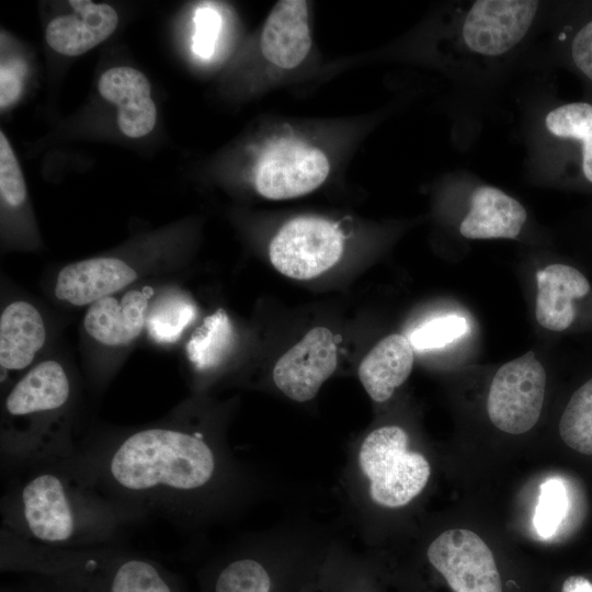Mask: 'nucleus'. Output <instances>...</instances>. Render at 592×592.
<instances>
[{"label":"nucleus","mask_w":592,"mask_h":592,"mask_svg":"<svg viewBox=\"0 0 592 592\" xmlns=\"http://www.w3.org/2000/svg\"><path fill=\"white\" fill-rule=\"evenodd\" d=\"M571 57L577 68L592 81V21L576 33L571 43Z\"/></svg>","instance_id":"nucleus-28"},{"label":"nucleus","mask_w":592,"mask_h":592,"mask_svg":"<svg viewBox=\"0 0 592 592\" xmlns=\"http://www.w3.org/2000/svg\"><path fill=\"white\" fill-rule=\"evenodd\" d=\"M523 205L493 186L477 187L470 198V207L459 231L469 239H514L526 220Z\"/></svg>","instance_id":"nucleus-17"},{"label":"nucleus","mask_w":592,"mask_h":592,"mask_svg":"<svg viewBox=\"0 0 592 592\" xmlns=\"http://www.w3.org/2000/svg\"><path fill=\"white\" fill-rule=\"evenodd\" d=\"M546 372L533 351L502 365L492 378L487 412L491 423L509 434H523L538 421Z\"/></svg>","instance_id":"nucleus-6"},{"label":"nucleus","mask_w":592,"mask_h":592,"mask_svg":"<svg viewBox=\"0 0 592 592\" xmlns=\"http://www.w3.org/2000/svg\"><path fill=\"white\" fill-rule=\"evenodd\" d=\"M73 12L53 19L46 26L47 44L60 55L79 56L104 42L116 30L118 15L106 3L68 2Z\"/></svg>","instance_id":"nucleus-16"},{"label":"nucleus","mask_w":592,"mask_h":592,"mask_svg":"<svg viewBox=\"0 0 592 592\" xmlns=\"http://www.w3.org/2000/svg\"><path fill=\"white\" fill-rule=\"evenodd\" d=\"M71 386L67 372L55 360L32 366L8 392L3 412L15 422L35 429L43 418L61 411L69 402Z\"/></svg>","instance_id":"nucleus-11"},{"label":"nucleus","mask_w":592,"mask_h":592,"mask_svg":"<svg viewBox=\"0 0 592 592\" xmlns=\"http://www.w3.org/2000/svg\"><path fill=\"white\" fill-rule=\"evenodd\" d=\"M22 70L20 66L2 64L0 70V104L1 109L10 106L22 90Z\"/></svg>","instance_id":"nucleus-29"},{"label":"nucleus","mask_w":592,"mask_h":592,"mask_svg":"<svg viewBox=\"0 0 592 592\" xmlns=\"http://www.w3.org/2000/svg\"><path fill=\"white\" fill-rule=\"evenodd\" d=\"M19 514L24 532L46 545H66L80 528V511L72 490L52 471L35 474L22 486Z\"/></svg>","instance_id":"nucleus-7"},{"label":"nucleus","mask_w":592,"mask_h":592,"mask_svg":"<svg viewBox=\"0 0 592 592\" xmlns=\"http://www.w3.org/2000/svg\"><path fill=\"white\" fill-rule=\"evenodd\" d=\"M358 465L369 480L373 501L386 508H399L421 493L431 468L425 457L408 451V435L396 425L372 431L358 452Z\"/></svg>","instance_id":"nucleus-2"},{"label":"nucleus","mask_w":592,"mask_h":592,"mask_svg":"<svg viewBox=\"0 0 592 592\" xmlns=\"http://www.w3.org/2000/svg\"><path fill=\"white\" fill-rule=\"evenodd\" d=\"M234 341L231 321L224 309H218L192 333L186 344L187 357L201 371L214 368L229 354Z\"/></svg>","instance_id":"nucleus-20"},{"label":"nucleus","mask_w":592,"mask_h":592,"mask_svg":"<svg viewBox=\"0 0 592 592\" xmlns=\"http://www.w3.org/2000/svg\"><path fill=\"white\" fill-rule=\"evenodd\" d=\"M0 193L10 206L18 207L26 198V185L16 156L5 136L0 132Z\"/></svg>","instance_id":"nucleus-26"},{"label":"nucleus","mask_w":592,"mask_h":592,"mask_svg":"<svg viewBox=\"0 0 592 592\" xmlns=\"http://www.w3.org/2000/svg\"><path fill=\"white\" fill-rule=\"evenodd\" d=\"M538 9L532 0H479L467 12L462 35L466 46L483 56H500L516 46Z\"/></svg>","instance_id":"nucleus-8"},{"label":"nucleus","mask_w":592,"mask_h":592,"mask_svg":"<svg viewBox=\"0 0 592 592\" xmlns=\"http://www.w3.org/2000/svg\"><path fill=\"white\" fill-rule=\"evenodd\" d=\"M355 592H374V591L362 590V591H355Z\"/></svg>","instance_id":"nucleus-32"},{"label":"nucleus","mask_w":592,"mask_h":592,"mask_svg":"<svg viewBox=\"0 0 592 592\" xmlns=\"http://www.w3.org/2000/svg\"><path fill=\"white\" fill-rule=\"evenodd\" d=\"M259 48L272 71L286 73L301 66L312 49L308 3L278 1L262 26Z\"/></svg>","instance_id":"nucleus-10"},{"label":"nucleus","mask_w":592,"mask_h":592,"mask_svg":"<svg viewBox=\"0 0 592 592\" xmlns=\"http://www.w3.org/2000/svg\"><path fill=\"white\" fill-rule=\"evenodd\" d=\"M101 96L117 106V125L129 138L148 135L157 122L147 77L133 67L118 66L104 71L99 80Z\"/></svg>","instance_id":"nucleus-15"},{"label":"nucleus","mask_w":592,"mask_h":592,"mask_svg":"<svg viewBox=\"0 0 592 592\" xmlns=\"http://www.w3.org/2000/svg\"><path fill=\"white\" fill-rule=\"evenodd\" d=\"M137 278L133 266L118 258L99 257L72 262L57 274L55 296L72 306H90L128 287Z\"/></svg>","instance_id":"nucleus-13"},{"label":"nucleus","mask_w":592,"mask_h":592,"mask_svg":"<svg viewBox=\"0 0 592 592\" xmlns=\"http://www.w3.org/2000/svg\"><path fill=\"white\" fill-rule=\"evenodd\" d=\"M45 577L47 592H182L167 569L132 556L79 559Z\"/></svg>","instance_id":"nucleus-4"},{"label":"nucleus","mask_w":592,"mask_h":592,"mask_svg":"<svg viewBox=\"0 0 592 592\" xmlns=\"http://www.w3.org/2000/svg\"><path fill=\"white\" fill-rule=\"evenodd\" d=\"M545 125L556 137L582 143V171L584 178L592 183V104H563L547 114Z\"/></svg>","instance_id":"nucleus-22"},{"label":"nucleus","mask_w":592,"mask_h":592,"mask_svg":"<svg viewBox=\"0 0 592 592\" xmlns=\"http://www.w3.org/2000/svg\"><path fill=\"white\" fill-rule=\"evenodd\" d=\"M215 469V454L202 437L172 428L130 434L107 463L114 483L137 494L200 489L209 482Z\"/></svg>","instance_id":"nucleus-1"},{"label":"nucleus","mask_w":592,"mask_h":592,"mask_svg":"<svg viewBox=\"0 0 592 592\" xmlns=\"http://www.w3.org/2000/svg\"><path fill=\"white\" fill-rule=\"evenodd\" d=\"M413 360L410 341L401 334H389L362 360L358 378L374 401H386L409 377Z\"/></svg>","instance_id":"nucleus-19"},{"label":"nucleus","mask_w":592,"mask_h":592,"mask_svg":"<svg viewBox=\"0 0 592 592\" xmlns=\"http://www.w3.org/2000/svg\"><path fill=\"white\" fill-rule=\"evenodd\" d=\"M151 287L130 289L121 297L107 296L90 305L83 318L86 332L106 346L126 345L146 328Z\"/></svg>","instance_id":"nucleus-14"},{"label":"nucleus","mask_w":592,"mask_h":592,"mask_svg":"<svg viewBox=\"0 0 592 592\" xmlns=\"http://www.w3.org/2000/svg\"><path fill=\"white\" fill-rule=\"evenodd\" d=\"M568 506V492L560 478H548L540 483L533 517L534 528L540 538L548 539L556 534L567 515Z\"/></svg>","instance_id":"nucleus-24"},{"label":"nucleus","mask_w":592,"mask_h":592,"mask_svg":"<svg viewBox=\"0 0 592 592\" xmlns=\"http://www.w3.org/2000/svg\"><path fill=\"white\" fill-rule=\"evenodd\" d=\"M332 168L329 153L317 143L298 134H281L267 139L252 169L255 191L269 200L306 195L328 179Z\"/></svg>","instance_id":"nucleus-3"},{"label":"nucleus","mask_w":592,"mask_h":592,"mask_svg":"<svg viewBox=\"0 0 592 592\" xmlns=\"http://www.w3.org/2000/svg\"><path fill=\"white\" fill-rule=\"evenodd\" d=\"M47 330L39 310L31 303H10L0 317V365L21 371L32 364L46 342Z\"/></svg>","instance_id":"nucleus-18"},{"label":"nucleus","mask_w":592,"mask_h":592,"mask_svg":"<svg viewBox=\"0 0 592 592\" xmlns=\"http://www.w3.org/2000/svg\"><path fill=\"white\" fill-rule=\"evenodd\" d=\"M24 592H47V591L45 590V588L43 585H39L37 588H34V589H32L30 591H24Z\"/></svg>","instance_id":"nucleus-31"},{"label":"nucleus","mask_w":592,"mask_h":592,"mask_svg":"<svg viewBox=\"0 0 592 592\" xmlns=\"http://www.w3.org/2000/svg\"><path fill=\"white\" fill-rule=\"evenodd\" d=\"M337 364L332 332L328 328L316 327L276 362L273 380L288 398L305 402L318 394Z\"/></svg>","instance_id":"nucleus-9"},{"label":"nucleus","mask_w":592,"mask_h":592,"mask_svg":"<svg viewBox=\"0 0 592 592\" xmlns=\"http://www.w3.org/2000/svg\"><path fill=\"white\" fill-rule=\"evenodd\" d=\"M467 330L465 318L449 315L421 325L410 333L409 341L419 351L435 350L460 338Z\"/></svg>","instance_id":"nucleus-25"},{"label":"nucleus","mask_w":592,"mask_h":592,"mask_svg":"<svg viewBox=\"0 0 592 592\" xmlns=\"http://www.w3.org/2000/svg\"><path fill=\"white\" fill-rule=\"evenodd\" d=\"M344 236L339 226L322 217L299 216L285 223L270 242L272 265L283 275L309 280L340 260Z\"/></svg>","instance_id":"nucleus-5"},{"label":"nucleus","mask_w":592,"mask_h":592,"mask_svg":"<svg viewBox=\"0 0 592 592\" xmlns=\"http://www.w3.org/2000/svg\"><path fill=\"white\" fill-rule=\"evenodd\" d=\"M536 282L537 322L556 332L570 329L578 321L581 306L592 295L588 276L573 265L553 263L537 271Z\"/></svg>","instance_id":"nucleus-12"},{"label":"nucleus","mask_w":592,"mask_h":592,"mask_svg":"<svg viewBox=\"0 0 592 592\" xmlns=\"http://www.w3.org/2000/svg\"><path fill=\"white\" fill-rule=\"evenodd\" d=\"M559 435L570 448L592 455V376L570 396L559 420Z\"/></svg>","instance_id":"nucleus-23"},{"label":"nucleus","mask_w":592,"mask_h":592,"mask_svg":"<svg viewBox=\"0 0 592 592\" xmlns=\"http://www.w3.org/2000/svg\"><path fill=\"white\" fill-rule=\"evenodd\" d=\"M196 314L197 307L189 295L177 291L161 294L149 306L147 332L156 342L173 343L194 321Z\"/></svg>","instance_id":"nucleus-21"},{"label":"nucleus","mask_w":592,"mask_h":592,"mask_svg":"<svg viewBox=\"0 0 592 592\" xmlns=\"http://www.w3.org/2000/svg\"><path fill=\"white\" fill-rule=\"evenodd\" d=\"M561 592H592V583L582 576H571L563 581Z\"/></svg>","instance_id":"nucleus-30"},{"label":"nucleus","mask_w":592,"mask_h":592,"mask_svg":"<svg viewBox=\"0 0 592 592\" xmlns=\"http://www.w3.org/2000/svg\"><path fill=\"white\" fill-rule=\"evenodd\" d=\"M220 16L209 7H203L195 14L193 50L201 58L212 56L220 30Z\"/></svg>","instance_id":"nucleus-27"}]
</instances>
